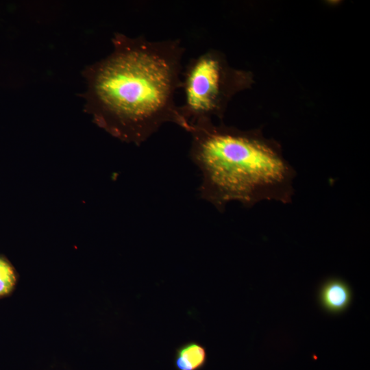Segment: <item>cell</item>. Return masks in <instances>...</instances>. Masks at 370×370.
Listing matches in <instances>:
<instances>
[{
	"label": "cell",
	"instance_id": "5b68a950",
	"mask_svg": "<svg viewBox=\"0 0 370 370\" xmlns=\"http://www.w3.org/2000/svg\"><path fill=\"white\" fill-rule=\"evenodd\" d=\"M206 362V349L198 342L188 341L175 349L174 356L175 370H201Z\"/></svg>",
	"mask_w": 370,
	"mask_h": 370
},
{
	"label": "cell",
	"instance_id": "3957f363",
	"mask_svg": "<svg viewBox=\"0 0 370 370\" xmlns=\"http://www.w3.org/2000/svg\"><path fill=\"white\" fill-rule=\"evenodd\" d=\"M241 74L230 71L222 57L210 50L192 58L182 73L184 102L179 113L188 132L199 122L220 116L231 93L242 86Z\"/></svg>",
	"mask_w": 370,
	"mask_h": 370
},
{
	"label": "cell",
	"instance_id": "7a4b0ae2",
	"mask_svg": "<svg viewBox=\"0 0 370 370\" xmlns=\"http://www.w3.org/2000/svg\"><path fill=\"white\" fill-rule=\"evenodd\" d=\"M188 132L190 157L202 175L199 195L219 212L231 201L246 208L263 201H292L297 173L275 145L211 121L193 124Z\"/></svg>",
	"mask_w": 370,
	"mask_h": 370
},
{
	"label": "cell",
	"instance_id": "6da1fadb",
	"mask_svg": "<svg viewBox=\"0 0 370 370\" xmlns=\"http://www.w3.org/2000/svg\"><path fill=\"white\" fill-rule=\"evenodd\" d=\"M112 43L113 51L87 73V108L97 124L137 145L166 123L186 130L175 101L185 51L181 41L117 34Z\"/></svg>",
	"mask_w": 370,
	"mask_h": 370
},
{
	"label": "cell",
	"instance_id": "277c9868",
	"mask_svg": "<svg viewBox=\"0 0 370 370\" xmlns=\"http://www.w3.org/2000/svg\"><path fill=\"white\" fill-rule=\"evenodd\" d=\"M352 291L349 286L339 279L325 282L319 291V301L329 312L339 313L344 311L352 301Z\"/></svg>",
	"mask_w": 370,
	"mask_h": 370
},
{
	"label": "cell",
	"instance_id": "8992f818",
	"mask_svg": "<svg viewBox=\"0 0 370 370\" xmlns=\"http://www.w3.org/2000/svg\"><path fill=\"white\" fill-rule=\"evenodd\" d=\"M17 274L11 263L0 256V298L9 295L14 291Z\"/></svg>",
	"mask_w": 370,
	"mask_h": 370
}]
</instances>
